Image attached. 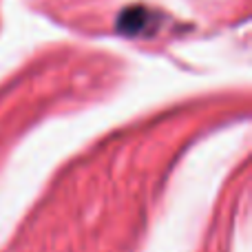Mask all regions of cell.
Masks as SVG:
<instances>
[{"instance_id": "cell-1", "label": "cell", "mask_w": 252, "mask_h": 252, "mask_svg": "<svg viewBox=\"0 0 252 252\" xmlns=\"http://www.w3.org/2000/svg\"><path fill=\"white\" fill-rule=\"evenodd\" d=\"M144 25H146V11L139 7L135 9H126V11L120 16L118 20V29L124 31V33H137V31L144 29Z\"/></svg>"}]
</instances>
